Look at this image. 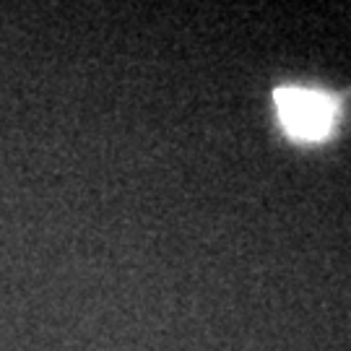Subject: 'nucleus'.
I'll list each match as a JSON object with an SVG mask.
<instances>
[{
    "label": "nucleus",
    "instance_id": "f257e3e1",
    "mask_svg": "<svg viewBox=\"0 0 351 351\" xmlns=\"http://www.w3.org/2000/svg\"><path fill=\"white\" fill-rule=\"evenodd\" d=\"M276 112L281 125L294 141H326L339 123V101L326 91L284 86L276 91Z\"/></svg>",
    "mask_w": 351,
    "mask_h": 351
}]
</instances>
